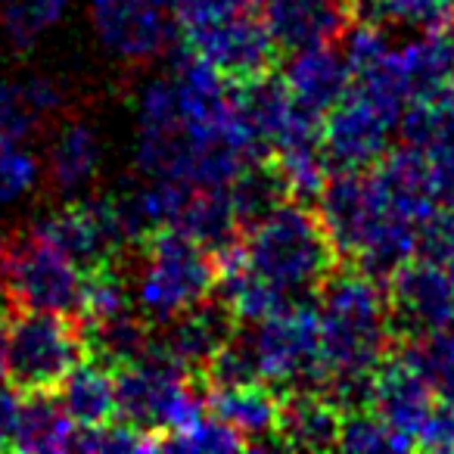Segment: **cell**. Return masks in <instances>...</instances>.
<instances>
[{"label":"cell","instance_id":"cell-36","mask_svg":"<svg viewBox=\"0 0 454 454\" xmlns=\"http://www.w3.org/2000/svg\"><path fill=\"white\" fill-rule=\"evenodd\" d=\"M336 4H340L346 13H352V20H358V10H361V4H364V0H336Z\"/></svg>","mask_w":454,"mask_h":454},{"label":"cell","instance_id":"cell-14","mask_svg":"<svg viewBox=\"0 0 454 454\" xmlns=\"http://www.w3.org/2000/svg\"><path fill=\"white\" fill-rule=\"evenodd\" d=\"M259 13L280 53L336 44L355 22L336 0H262Z\"/></svg>","mask_w":454,"mask_h":454},{"label":"cell","instance_id":"cell-32","mask_svg":"<svg viewBox=\"0 0 454 454\" xmlns=\"http://www.w3.org/2000/svg\"><path fill=\"white\" fill-rule=\"evenodd\" d=\"M41 165L22 144L0 146V202H13L38 184Z\"/></svg>","mask_w":454,"mask_h":454},{"label":"cell","instance_id":"cell-20","mask_svg":"<svg viewBox=\"0 0 454 454\" xmlns=\"http://www.w3.org/2000/svg\"><path fill=\"white\" fill-rule=\"evenodd\" d=\"M171 227L202 243L215 259L243 240V227L234 215L227 187H190Z\"/></svg>","mask_w":454,"mask_h":454},{"label":"cell","instance_id":"cell-21","mask_svg":"<svg viewBox=\"0 0 454 454\" xmlns=\"http://www.w3.org/2000/svg\"><path fill=\"white\" fill-rule=\"evenodd\" d=\"M57 402L72 417L78 429L103 427L119 417V392H115V373L94 358H84L78 367L66 373L57 386Z\"/></svg>","mask_w":454,"mask_h":454},{"label":"cell","instance_id":"cell-13","mask_svg":"<svg viewBox=\"0 0 454 454\" xmlns=\"http://www.w3.org/2000/svg\"><path fill=\"white\" fill-rule=\"evenodd\" d=\"M243 324L231 311V305L212 293L208 299L196 302L193 309L181 311L175 321L165 324V333L159 336L162 346L171 352V358L184 367L193 380L202 377L206 364L215 358L227 340H234L240 333Z\"/></svg>","mask_w":454,"mask_h":454},{"label":"cell","instance_id":"cell-37","mask_svg":"<svg viewBox=\"0 0 454 454\" xmlns=\"http://www.w3.org/2000/svg\"><path fill=\"white\" fill-rule=\"evenodd\" d=\"M445 271L451 274V280H454V249L448 253V259H445Z\"/></svg>","mask_w":454,"mask_h":454},{"label":"cell","instance_id":"cell-8","mask_svg":"<svg viewBox=\"0 0 454 454\" xmlns=\"http://www.w3.org/2000/svg\"><path fill=\"white\" fill-rule=\"evenodd\" d=\"M383 290L395 346L454 327V280L439 262L414 255L386 280Z\"/></svg>","mask_w":454,"mask_h":454},{"label":"cell","instance_id":"cell-19","mask_svg":"<svg viewBox=\"0 0 454 454\" xmlns=\"http://www.w3.org/2000/svg\"><path fill=\"white\" fill-rule=\"evenodd\" d=\"M342 408L327 392L299 389L280 395L278 442L284 448H305V451H327L340 448Z\"/></svg>","mask_w":454,"mask_h":454},{"label":"cell","instance_id":"cell-29","mask_svg":"<svg viewBox=\"0 0 454 454\" xmlns=\"http://www.w3.org/2000/svg\"><path fill=\"white\" fill-rule=\"evenodd\" d=\"M75 451H159V435L115 417L103 427L78 429Z\"/></svg>","mask_w":454,"mask_h":454},{"label":"cell","instance_id":"cell-35","mask_svg":"<svg viewBox=\"0 0 454 454\" xmlns=\"http://www.w3.org/2000/svg\"><path fill=\"white\" fill-rule=\"evenodd\" d=\"M7 380V315H0V383Z\"/></svg>","mask_w":454,"mask_h":454},{"label":"cell","instance_id":"cell-33","mask_svg":"<svg viewBox=\"0 0 454 454\" xmlns=\"http://www.w3.org/2000/svg\"><path fill=\"white\" fill-rule=\"evenodd\" d=\"M417 448L420 451H454V402L451 398H435L423 427L417 429Z\"/></svg>","mask_w":454,"mask_h":454},{"label":"cell","instance_id":"cell-22","mask_svg":"<svg viewBox=\"0 0 454 454\" xmlns=\"http://www.w3.org/2000/svg\"><path fill=\"white\" fill-rule=\"evenodd\" d=\"M78 427L59 408L53 392H20V414L13 427V451L53 454L75 448Z\"/></svg>","mask_w":454,"mask_h":454},{"label":"cell","instance_id":"cell-3","mask_svg":"<svg viewBox=\"0 0 454 454\" xmlns=\"http://www.w3.org/2000/svg\"><path fill=\"white\" fill-rule=\"evenodd\" d=\"M249 268L268 278L290 299L317 296L342 255L330 240L324 218L309 202L290 200L243 234Z\"/></svg>","mask_w":454,"mask_h":454},{"label":"cell","instance_id":"cell-23","mask_svg":"<svg viewBox=\"0 0 454 454\" xmlns=\"http://www.w3.org/2000/svg\"><path fill=\"white\" fill-rule=\"evenodd\" d=\"M227 196H231V206L240 221L243 234L249 227H255L259 221H265L274 208H280L284 202L293 200L290 184L280 175V168L274 165L271 156H262L247 162L234 175V181L227 184Z\"/></svg>","mask_w":454,"mask_h":454},{"label":"cell","instance_id":"cell-31","mask_svg":"<svg viewBox=\"0 0 454 454\" xmlns=\"http://www.w3.org/2000/svg\"><path fill=\"white\" fill-rule=\"evenodd\" d=\"M38 119L41 115L28 100L26 84L0 82V146L22 144Z\"/></svg>","mask_w":454,"mask_h":454},{"label":"cell","instance_id":"cell-24","mask_svg":"<svg viewBox=\"0 0 454 454\" xmlns=\"http://www.w3.org/2000/svg\"><path fill=\"white\" fill-rule=\"evenodd\" d=\"M97 165H100V140L94 128L82 121L66 125L51 150V177L59 193L82 190L97 175Z\"/></svg>","mask_w":454,"mask_h":454},{"label":"cell","instance_id":"cell-7","mask_svg":"<svg viewBox=\"0 0 454 454\" xmlns=\"http://www.w3.org/2000/svg\"><path fill=\"white\" fill-rule=\"evenodd\" d=\"M181 38L227 84H243L271 75L278 72L280 57H284L259 10H237V13L218 16V20L181 28Z\"/></svg>","mask_w":454,"mask_h":454},{"label":"cell","instance_id":"cell-15","mask_svg":"<svg viewBox=\"0 0 454 454\" xmlns=\"http://www.w3.org/2000/svg\"><path fill=\"white\" fill-rule=\"evenodd\" d=\"M433 402H435V392L429 389L423 373L398 348H392L371 377L373 414L383 417L392 429L411 435L417 445V429L423 427Z\"/></svg>","mask_w":454,"mask_h":454},{"label":"cell","instance_id":"cell-28","mask_svg":"<svg viewBox=\"0 0 454 454\" xmlns=\"http://www.w3.org/2000/svg\"><path fill=\"white\" fill-rule=\"evenodd\" d=\"M206 451V454H215V451H240L247 448V439L243 433H237L231 423H224L221 417L215 414H202L193 427L181 429V433H171L162 439L159 451Z\"/></svg>","mask_w":454,"mask_h":454},{"label":"cell","instance_id":"cell-16","mask_svg":"<svg viewBox=\"0 0 454 454\" xmlns=\"http://www.w3.org/2000/svg\"><path fill=\"white\" fill-rule=\"evenodd\" d=\"M284 82L296 106L324 119L352 88V66L346 53L333 51V44L309 47V51L290 53Z\"/></svg>","mask_w":454,"mask_h":454},{"label":"cell","instance_id":"cell-12","mask_svg":"<svg viewBox=\"0 0 454 454\" xmlns=\"http://www.w3.org/2000/svg\"><path fill=\"white\" fill-rule=\"evenodd\" d=\"M317 212L324 218L330 240L342 262H352L361 249L371 227L386 212V200L380 196L377 184L367 171H330L327 184L317 200Z\"/></svg>","mask_w":454,"mask_h":454},{"label":"cell","instance_id":"cell-9","mask_svg":"<svg viewBox=\"0 0 454 454\" xmlns=\"http://www.w3.org/2000/svg\"><path fill=\"white\" fill-rule=\"evenodd\" d=\"M44 240L66 253L82 271L119 262L131 249V237L115 200L69 202L35 227Z\"/></svg>","mask_w":454,"mask_h":454},{"label":"cell","instance_id":"cell-30","mask_svg":"<svg viewBox=\"0 0 454 454\" xmlns=\"http://www.w3.org/2000/svg\"><path fill=\"white\" fill-rule=\"evenodd\" d=\"M69 0H4V26L20 44H32L51 22L59 20Z\"/></svg>","mask_w":454,"mask_h":454},{"label":"cell","instance_id":"cell-6","mask_svg":"<svg viewBox=\"0 0 454 454\" xmlns=\"http://www.w3.org/2000/svg\"><path fill=\"white\" fill-rule=\"evenodd\" d=\"M4 286L16 309L78 317L84 299V271L38 231H22L0 243Z\"/></svg>","mask_w":454,"mask_h":454},{"label":"cell","instance_id":"cell-17","mask_svg":"<svg viewBox=\"0 0 454 454\" xmlns=\"http://www.w3.org/2000/svg\"><path fill=\"white\" fill-rule=\"evenodd\" d=\"M371 177L377 184L380 196L395 212L414 221L417 227H420L423 218H429L439 208L433 187V168H429L427 153L417 150V146L402 144L395 150H389L371 168Z\"/></svg>","mask_w":454,"mask_h":454},{"label":"cell","instance_id":"cell-4","mask_svg":"<svg viewBox=\"0 0 454 454\" xmlns=\"http://www.w3.org/2000/svg\"><path fill=\"white\" fill-rule=\"evenodd\" d=\"M84 358L88 342L75 317L32 309L7 317V383L16 392H57Z\"/></svg>","mask_w":454,"mask_h":454},{"label":"cell","instance_id":"cell-27","mask_svg":"<svg viewBox=\"0 0 454 454\" xmlns=\"http://www.w3.org/2000/svg\"><path fill=\"white\" fill-rule=\"evenodd\" d=\"M340 448L342 451H411L414 439L398 429H392L380 414L371 408L342 411L340 423Z\"/></svg>","mask_w":454,"mask_h":454},{"label":"cell","instance_id":"cell-11","mask_svg":"<svg viewBox=\"0 0 454 454\" xmlns=\"http://www.w3.org/2000/svg\"><path fill=\"white\" fill-rule=\"evenodd\" d=\"M90 22L100 41L125 59H150L177 38L175 7L165 0H90Z\"/></svg>","mask_w":454,"mask_h":454},{"label":"cell","instance_id":"cell-5","mask_svg":"<svg viewBox=\"0 0 454 454\" xmlns=\"http://www.w3.org/2000/svg\"><path fill=\"white\" fill-rule=\"evenodd\" d=\"M253 348L259 358L262 380L274 389L299 392L315 389L324 392L327 386V364L321 348V311L317 299H296L286 309L268 315L255 324Z\"/></svg>","mask_w":454,"mask_h":454},{"label":"cell","instance_id":"cell-2","mask_svg":"<svg viewBox=\"0 0 454 454\" xmlns=\"http://www.w3.org/2000/svg\"><path fill=\"white\" fill-rule=\"evenodd\" d=\"M121 265L131 284L134 309L156 330L208 299L218 286V259L171 224L153 227L121 255Z\"/></svg>","mask_w":454,"mask_h":454},{"label":"cell","instance_id":"cell-10","mask_svg":"<svg viewBox=\"0 0 454 454\" xmlns=\"http://www.w3.org/2000/svg\"><path fill=\"white\" fill-rule=\"evenodd\" d=\"M398 125L392 113L348 88V94L324 115L321 146L330 171H367L389 153V134Z\"/></svg>","mask_w":454,"mask_h":454},{"label":"cell","instance_id":"cell-1","mask_svg":"<svg viewBox=\"0 0 454 454\" xmlns=\"http://www.w3.org/2000/svg\"><path fill=\"white\" fill-rule=\"evenodd\" d=\"M327 392L342 411L371 408V377L395 348L380 280L340 262L317 290Z\"/></svg>","mask_w":454,"mask_h":454},{"label":"cell","instance_id":"cell-34","mask_svg":"<svg viewBox=\"0 0 454 454\" xmlns=\"http://www.w3.org/2000/svg\"><path fill=\"white\" fill-rule=\"evenodd\" d=\"M16 414H20V392L0 383V451H13Z\"/></svg>","mask_w":454,"mask_h":454},{"label":"cell","instance_id":"cell-25","mask_svg":"<svg viewBox=\"0 0 454 454\" xmlns=\"http://www.w3.org/2000/svg\"><path fill=\"white\" fill-rule=\"evenodd\" d=\"M364 16L373 26L411 28V32H442L454 26V0H364L358 20Z\"/></svg>","mask_w":454,"mask_h":454},{"label":"cell","instance_id":"cell-18","mask_svg":"<svg viewBox=\"0 0 454 454\" xmlns=\"http://www.w3.org/2000/svg\"><path fill=\"white\" fill-rule=\"evenodd\" d=\"M206 408L215 417L243 433L247 448H284L278 442L280 392L271 383L227 386V389H206Z\"/></svg>","mask_w":454,"mask_h":454},{"label":"cell","instance_id":"cell-26","mask_svg":"<svg viewBox=\"0 0 454 454\" xmlns=\"http://www.w3.org/2000/svg\"><path fill=\"white\" fill-rule=\"evenodd\" d=\"M435 392V398H451L454 402V327L435 330L420 340H411L395 346Z\"/></svg>","mask_w":454,"mask_h":454}]
</instances>
